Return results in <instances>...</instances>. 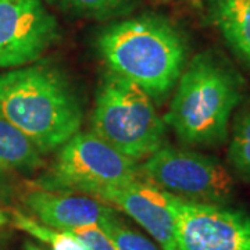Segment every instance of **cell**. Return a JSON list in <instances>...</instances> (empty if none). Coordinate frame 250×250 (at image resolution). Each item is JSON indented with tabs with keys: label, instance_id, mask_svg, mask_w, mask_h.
<instances>
[{
	"label": "cell",
	"instance_id": "14",
	"mask_svg": "<svg viewBox=\"0 0 250 250\" xmlns=\"http://www.w3.org/2000/svg\"><path fill=\"white\" fill-rule=\"evenodd\" d=\"M228 161L242 179L250 182V107L242 110L233 121Z\"/></svg>",
	"mask_w": 250,
	"mask_h": 250
},
{
	"label": "cell",
	"instance_id": "15",
	"mask_svg": "<svg viewBox=\"0 0 250 250\" xmlns=\"http://www.w3.org/2000/svg\"><path fill=\"white\" fill-rule=\"evenodd\" d=\"M60 9L92 20L124 16L134 9V0H50Z\"/></svg>",
	"mask_w": 250,
	"mask_h": 250
},
{
	"label": "cell",
	"instance_id": "17",
	"mask_svg": "<svg viewBox=\"0 0 250 250\" xmlns=\"http://www.w3.org/2000/svg\"><path fill=\"white\" fill-rule=\"evenodd\" d=\"M70 232L75 233L81 241L83 242L86 250H116L113 243L106 236V233L103 232L98 225H90V227L80 228Z\"/></svg>",
	"mask_w": 250,
	"mask_h": 250
},
{
	"label": "cell",
	"instance_id": "8",
	"mask_svg": "<svg viewBox=\"0 0 250 250\" xmlns=\"http://www.w3.org/2000/svg\"><path fill=\"white\" fill-rule=\"evenodd\" d=\"M59 41V25L42 0H0V67L39 60Z\"/></svg>",
	"mask_w": 250,
	"mask_h": 250
},
{
	"label": "cell",
	"instance_id": "7",
	"mask_svg": "<svg viewBox=\"0 0 250 250\" xmlns=\"http://www.w3.org/2000/svg\"><path fill=\"white\" fill-rule=\"evenodd\" d=\"M178 250H250V217L166 192Z\"/></svg>",
	"mask_w": 250,
	"mask_h": 250
},
{
	"label": "cell",
	"instance_id": "19",
	"mask_svg": "<svg viewBox=\"0 0 250 250\" xmlns=\"http://www.w3.org/2000/svg\"><path fill=\"white\" fill-rule=\"evenodd\" d=\"M3 221H4V218H3V215L0 214V225H1V224H3Z\"/></svg>",
	"mask_w": 250,
	"mask_h": 250
},
{
	"label": "cell",
	"instance_id": "11",
	"mask_svg": "<svg viewBox=\"0 0 250 250\" xmlns=\"http://www.w3.org/2000/svg\"><path fill=\"white\" fill-rule=\"evenodd\" d=\"M206 4L225 42L250 67V0H206Z\"/></svg>",
	"mask_w": 250,
	"mask_h": 250
},
{
	"label": "cell",
	"instance_id": "13",
	"mask_svg": "<svg viewBox=\"0 0 250 250\" xmlns=\"http://www.w3.org/2000/svg\"><path fill=\"white\" fill-rule=\"evenodd\" d=\"M13 221L18 229L29 233L31 236L49 245L52 250H86L83 242L74 232L50 228L20 211L13 213Z\"/></svg>",
	"mask_w": 250,
	"mask_h": 250
},
{
	"label": "cell",
	"instance_id": "6",
	"mask_svg": "<svg viewBox=\"0 0 250 250\" xmlns=\"http://www.w3.org/2000/svg\"><path fill=\"white\" fill-rule=\"evenodd\" d=\"M141 178L174 196L224 205L233 193V178L215 157L163 145L139 166Z\"/></svg>",
	"mask_w": 250,
	"mask_h": 250
},
{
	"label": "cell",
	"instance_id": "2",
	"mask_svg": "<svg viewBox=\"0 0 250 250\" xmlns=\"http://www.w3.org/2000/svg\"><path fill=\"white\" fill-rule=\"evenodd\" d=\"M0 118L46 154L80 132L82 107L65 74L42 62L0 75Z\"/></svg>",
	"mask_w": 250,
	"mask_h": 250
},
{
	"label": "cell",
	"instance_id": "16",
	"mask_svg": "<svg viewBox=\"0 0 250 250\" xmlns=\"http://www.w3.org/2000/svg\"><path fill=\"white\" fill-rule=\"evenodd\" d=\"M98 227L106 233L116 250H160L150 239L128 227L117 214L116 210Z\"/></svg>",
	"mask_w": 250,
	"mask_h": 250
},
{
	"label": "cell",
	"instance_id": "10",
	"mask_svg": "<svg viewBox=\"0 0 250 250\" xmlns=\"http://www.w3.org/2000/svg\"><path fill=\"white\" fill-rule=\"evenodd\" d=\"M24 205L38 217L39 223L59 231H75L99 225L114 211L111 205L98 197L41 188L28 192L24 196Z\"/></svg>",
	"mask_w": 250,
	"mask_h": 250
},
{
	"label": "cell",
	"instance_id": "4",
	"mask_svg": "<svg viewBox=\"0 0 250 250\" xmlns=\"http://www.w3.org/2000/svg\"><path fill=\"white\" fill-rule=\"evenodd\" d=\"M93 134L135 161L146 160L166 139V123L154 102L132 81L108 71L92 114Z\"/></svg>",
	"mask_w": 250,
	"mask_h": 250
},
{
	"label": "cell",
	"instance_id": "5",
	"mask_svg": "<svg viewBox=\"0 0 250 250\" xmlns=\"http://www.w3.org/2000/svg\"><path fill=\"white\" fill-rule=\"evenodd\" d=\"M138 163L116 150L93 132H77L59 149L47 174L36 181L46 190L90 195L103 187L141 181Z\"/></svg>",
	"mask_w": 250,
	"mask_h": 250
},
{
	"label": "cell",
	"instance_id": "1",
	"mask_svg": "<svg viewBox=\"0 0 250 250\" xmlns=\"http://www.w3.org/2000/svg\"><path fill=\"white\" fill-rule=\"evenodd\" d=\"M96 45L108 71L132 81L154 103L167 99L187 65V39L159 16L113 22L100 32Z\"/></svg>",
	"mask_w": 250,
	"mask_h": 250
},
{
	"label": "cell",
	"instance_id": "3",
	"mask_svg": "<svg viewBox=\"0 0 250 250\" xmlns=\"http://www.w3.org/2000/svg\"><path fill=\"white\" fill-rule=\"evenodd\" d=\"M164 123L187 146L225 142L229 121L243 93V81L215 52L196 54L177 82Z\"/></svg>",
	"mask_w": 250,
	"mask_h": 250
},
{
	"label": "cell",
	"instance_id": "18",
	"mask_svg": "<svg viewBox=\"0 0 250 250\" xmlns=\"http://www.w3.org/2000/svg\"><path fill=\"white\" fill-rule=\"evenodd\" d=\"M25 250H42L41 248H38L36 245H34V243H27L25 245Z\"/></svg>",
	"mask_w": 250,
	"mask_h": 250
},
{
	"label": "cell",
	"instance_id": "12",
	"mask_svg": "<svg viewBox=\"0 0 250 250\" xmlns=\"http://www.w3.org/2000/svg\"><path fill=\"white\" fill-rule=\"evenodd\" d=\"M43 166V153L25 135L0 118V178Z\"/></svg>",
	"mask_w": 250,
	"mask_h": 250
},
{
	"label": "cell",
	"instance_id": "9",
	"mask_svg": "<svg viewBox=\"0 0 250 250\" xmlns=\"http://www.w3.org/2000/svg\"><path fill=\"white\" fill-rule=\"evenodd\" d=\"M89 196L116 206L132 217L160 245L161 250H178L164 190L141 179L128 185L98 188Z\"/></svg>",
	"mask_w": 250,
	"mask_h": 250
}]
</instances>
